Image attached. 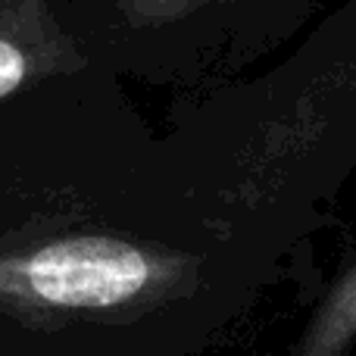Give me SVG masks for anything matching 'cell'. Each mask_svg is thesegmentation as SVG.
I'll return each mask as SVG.
<instances>
[{
    "label": "cell",
    "instance_id": "cell-1",
    "mask_svg": "<svg viewBox=\"0 0 356 356\" xmlns=\"http://www.w3.org/2000/svg\"><path fill=\"white\" fill-rule=\"evenodd\" d=\"M284 356H356V250L313 303Z\"/></svg>",
    "mask_w": 356,
    "mask_h": 356
},
{
    "label": "cell",
    "instance_id": "cell-2",
    "mask_svg": "<svg viewBox=\"0 0 356 356\" xmlns=\"http://www.w3.org/2000/svg\"><path fill=\"white\" fill-rule=\"evenodd\" d=\"M22 79H25V56L10 41H0V97H6Z\"/></svg>",
    "mask_w": 356,
    "mask_h": 356
},
{
    "label": "cell",
    "instance_id": "cell-3",
    "mask_svg": "<svg viewBox=\"0 0 356 356\" xmlns=\"http://www.w3.org/2000/svg\"><path fill=\"white\" fill-rule=\"evenodd\" d=\"M144 13H154V16L172 19V16H184V13L203 10V6H216V3H234V0H135Z\"/></svg>",
    "mask_w": 356,
    "mask_h": 356
}]
</instances>
